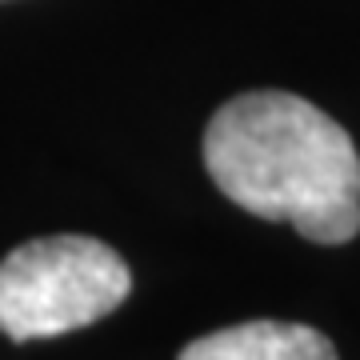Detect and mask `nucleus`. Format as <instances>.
<instances>
[{
	"instance_id": "3",
	"label": "nucleus",
	"mask_w": 360,
	"mask_h": 360,
	"mask_svg": "<svg viewBox=\"0 0 360 360\" xmlns=\"http://www.w3.org/2000/svg\"><path fill=\"white\" fill-rule=\"evenodd\" d=\"M176 360H336V348L309 324L248 321L193 340Z\"/></svg>"
},
{
	"instance_id": "1",
	"label": "nucleus",
	"mask_w": 360,
	"mask_h": 360,
	"mask_svg": "<svg viewBox=\"0 0 360 360\" xmlns=\"http://www.w3.org/2000/svg\"><path fill=\"white\" fill-rule=\"evenodd\" d=\"M217 188L252 217L284 220L316 245L360 232V156L328 112L292 92H245L205 132Z\"/></svg>"
},
{
	"instance_id": "2",
	"label": "nucleus",
	"mask_w": 360,
	"mask_h": 360,
	"mask_svg": "<svg viewBox=\"0 0 360 360\" xmlns=\"http://www.w3.org/2000/svg\"><path fill=\"white\" fill-rule=\"evenodd\" d=\"M132 272L92 236H40L0 260V333L44 340L77 333L124 304Z\"/></svg>"
}]
</instances>
